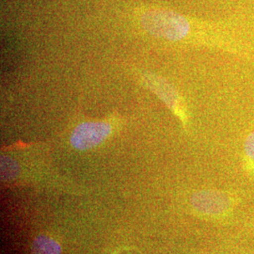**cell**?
I'll use <instances>...</instances> for the list:
<instances>
[{"instance_id": "277c9868", "label": "cell", "mask_w": 254, "mask_h": 254, "mask_svg": "<svg viewBox=\"0 0 254 254\" xmlns=\"http://www.w3.org/2000/svg\"><path fill=\"white\" fill-rule=\"evenodd\" d=\"M191 204L200 214L222 216L232 207V199L227 194L216 190H202L191 197Z\"/></svg>"}, {"instance_id": "3957f363", "label": "cell", "mask_w": 254, "mask_h": 254, "mask_svg": "<svg viewBox=\"0 0 254 254\" xmlns=\"http://www.w3.org/2000/svg\"><path fill=\"white\" fill-rule=\"evenodd\" d=\"M145 77L146 82H148L150 89L163 101L167 107L173 111V114L181 121L182 124L187 126L189 122L187 107L184 101L182 100L178 91L173 88V85L156 75L148 74Z\"/></svg>"}, {"instance_id": "6da1fadb", "label": "cell", "mask_w": 254, "mask_h": 254, "mask_svg": "<svg viewBox=\"0 0 254 254\" xmlns=\"http://www.w3.org/2000/svg\"><path fill=\"white\" fill-rule=\"evenodd\" d=\"M141 23L149 33L170 42H188L192 36L189 20L172 10H149L142 16Z\"/></svg>"}, {"instance_id": "8992f818", "label": "cell", "mask_w": 254, "mask_h": 254, "mask_svg": "<svg viewBox=\"0 0 254 254\" xmlns=\"http://www.w3.org/2000/svg\"><path fill=\"white\" fill-rule=\"evenodd\" d=\"M244 155L248 170L254 173V130L250 132L244 142Z\"/></svg>"}, {"instance_id": "7a4b0ae2", "label": "cell", "mask_w": 254, "mask_h": 254, "mask_svg": "<svg viewBox=\"0 0 254 254\" xmlns=\"http://www.w3.org/2000/svg\"><path fill=\"white\" fill-rule=\"evenodd\" d=\"M113 127L109 121L87 122L75 127L71 136V144L74 149L85 151L101 144L109 137Z\"/></svg>"}, {"instance_id": "5b68a950", "label": "cell", "mask_w": 254, "mask_h": 254, "mask_svg": "<svg viewBox=\"0 0 254 254\" xmlns=\"http://www.w3.org/2000/svg\"><path fill=\"white\" fill-rule=\"evenodd\" d=\"M31 252L32 254H61L62 247L53 238L40 236L32 242Z\"/></svg>"}]
</instances>
